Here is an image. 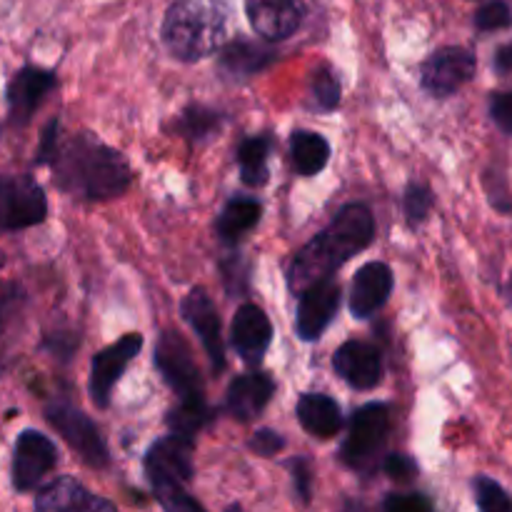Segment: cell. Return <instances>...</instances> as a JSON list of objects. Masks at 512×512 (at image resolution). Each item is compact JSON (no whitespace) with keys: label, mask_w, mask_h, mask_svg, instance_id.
Masks as SVG:
<instances>
[{"label":"cell","mask_w":512,"mask_h":512,"mask_svg":"<svg viewBox=\"0 0 512 512\" xmlns=\"http://www.w3.org/2000/svg\"><path fill=\"white\" fill-rule=\"evenodd\" d=\"M53 180L63 193L85 200H108L128 190L133 173L123 155L93 133H78L58 145Z\"/></svg>","instance_id":"cell-1"},{"label":"cell","mask_w":512,"mask_h":512,"mask_svg":"<svg viewBox=\"0 0 512 512\" xmlns=\"http://www.w3.org/2000/svg\"><path fill=\"white\" fill-rule=\"evenodd\" d=\"M375 238V220L368 205L350 203L335 215L333 223L298 250L288 268L290 293H303L308 285L330 278L353 255L368 248Z\"/></svg>","instance_id":"cell-2"},{"label":"cell","mask_w":512,"mask_h":512,"mask_svg":"<svg viewBox=\"0 0 512 512\" xmlns=\"http://www.w3.org/2000/svg\"><path fill=\"white\" fill-rule=\"evenodd\" d=\"M228 5L225 0H175L163 20V43L173 58L195 63L225 43Z\"/></svg>","instance_id":"cell-3"},{"label":"cell","mask_w":512,"mask_h":512,"mask_svg":"<svg viewBox=\"0 0 512 512\" xmlns=\"http://www.w3.org/2000/svg\"><path fill=\"white\" fill-rule=\"evenodd\" d=\"M193 443V438L170 433L155 440L145 453V475L165 510H203V505L188 493L193 480Z\"/></svg>","instance_id":"cell-4"},{"label":"cell","mask_w":512,"mask_h":512,"mask_svg":"<svg viewBox=\"0 0 512 512\" xmlns=\"http://www.w3.org/2000/svg\"><path fill=\"white\" fill-rule=\"evenodd\" d=\"M390 433V408L385 403H368L350 418L348 438L340 448V460L350 470H370L378 463Z\"/></svg>","instance_id":"cell-5"},{"label":"cell","mask_w":512,"mask_h":512,"mask_svg":"<svg viewBox=\"0 0 512 512\" xmlns=\"http://www.w3.org/2000/svg\"><path fill=\"white\" fill-rule=\"evenodd\" d=\"M155 368L160 370L165 383L178 393L180 403H190V400H205L203 395V380H200L198 363L193 358L188 340L175 330H163L155 343Z\"/></svg>","instance_id":"cell-6"},{"label":"cell","mask_w":512,"mask_h":512,"mask_svg":"<svg viewBox=\"0 0 512 512\" xmlns=\"http://www.w3.org/2000/svg\"><path fill=\"white\" fill-rule=\"evenodd\" d=\"M45 418L60 433V438L90 465V468H108L110 465V453L108 445H105L103 435H100L98 425L78 410L75 405L58 400V403H50L45 408Z\"/></svg>","instance_id":"cell-7"},{"label":"cell","mask_w":512,"mask_h":512,"mask_svg":"<svg viewBox=\"0 0 512 512\" xmlns=\"http://www.w3.org/2000/svg\"><path fill=\"white\" fill-rule=\"evenodd\" d=\"M48 198L30 175H0V230H23L43 223Z\"/></svg>","instance_id":"cell-8"},{"label":"cell","mask_w":512,"mask_h":512,"mask_svg":"<svg viewBox=\"0 0 512 512\" xmlns=\"http://www.w3.org/2000/svg\"><path fill=\"white\" fill-rule=\"evenodd\" d=\"M140 348H143V335L128 333L95 355L93 365H90V380H88L90 400L95 403V408L100 410L108 408L115 383L123 378L130 360L138 358Z\"/></svg>","instance_id":"cell-9"},{"label":"cell","mask_w":512,"mask_h":512,"mask_svg":"<svg viewBox=\"0 0 512 512\" xmlns=\"http://www.w3.org/2000/svg\"><path fill=\"white\" fill-rule=\"evenodd\" d=\"M475 68H478V60L468 48H458V45L440 48L438 53L425 60L420 83H423L425 93L433 98H450L473 78Z\"/></svg>","instance_id":"cell-10"},{"label":"cell","mask_w":512,"mask_h":512,"mask_svg":"<svg viewBox=\"0 0 512 512\" xmlns=\"http://www.w3.org/2000/svg\"><path fill=\"white\" fill-rule=\"evenodd\" d=\"M58 463V450L48 435L38 430H23L15 443L13 455V488L18 493L38 488L40 480Z\"/></svg>","instance_id":"cell-11"},{"label":"cell","mask_w":512,"mask_h":512,"mask_svg":"<svg viewBox=\"0 0 512 512\" xmlns=\"http://www.w3.org/2000/svg\"><path fill=\"white\" fill-rule=\"evenodd\" d=\"M340 285L335 280L325 278L318 283L308 285L303 293L298 295V318H295V330H298L300 340L313 343L325 333L333 318L338 315L340 308Z\"/></svg>","instance_id":"cell-12"},{"label":"cell","mask_w":512,"mask_h":512,"mask_svg":"<svg viewBox=\"0 0 512 512\" xmlns=\"http://www.w3.org/2000/svg\"><path fill=\"white\" fill-rule=\"evenodd\" d=\"M180 313H183V320L195 330V335L203 343L215 373H220L225 368V348L223 333H220V315L210 295L203 288H193L180 303Z\"/></svg>","instance_id":"cell-13"},{"label":"cell","mask_w":512,"mask_h":512,"mask_svg":"<svg viewBox=\"0 0 512 512\" xmlns=\"http://www.w3.org/2000/svg\"><path fill=\"white\" fill-rule=\"evenodd\" d=\"M248 20L255 33L268 43H280L298 33L305 8L300 0H245Z\"/></svg>","instance_id":"cell-14"},{"label":"cell","mask_w":512,"mask_h":512,"mask_svg":"<svg viewBox=\"0 0 512 512\" xmlns=\"http://www.w3.org/2000/svg\"><path fill=\"white\" fill-rule=\"evenodd\" d=\"M270 343H273V325L265 310L253 303L240 305L230 325V345L240 355V360L255 368L263 363Z\"/></svg>","instance_id":"cell-15"},{"label":"cell","mask_w":512,"mask_h":512,"mask_svg":"<svg viewBox=\"0 0 512 512\" xmlns=\"http://www.w3.org/2000/svg\"><path fill=\"white\" fill-rule=\"evenodd\" d=\"M58 85V78H55L50 70L43 68H23L15 73V78L8 83V113L10 123L23 128V125L30 123L35 110L40 108L45 98H48L50 90Z\"/></svg>","instance_id":"cell-16"},{"label":"cell","mask_w":512,"mask_h":512,"mask_svg":"<svg viewBox=\"0 0 512 512\" xmlns=\"http://www.w3.org/2000/svg\"><path fill=\"white\" fill-rule=\"evenodd\" d=\"M333 368L350 388L373 390L383 380V355L375 345L363 343V340H350L338 348Z\"/></svg>","instance_id":"cell-17"},{"label":"cell","mask_w":512,"mask_h":512,"mask_svg":"<svg viewBox=\"0 0 512 512\" xmlns=\"http://www.w3.org/2000/svg\"><path fill=\"white\" fill-rule=\"evenodd\" d=\"M393 273L385 263H368L355 273L350 288V313L353 318L365 320L378 313L393 293Z\"/></svg>","instance_id":"cell-18"},{"label":"cell","mask_w":512,"mask_h":512,"mask_svg":"<svg viewBox=\"0 0 512 512\" xmlns=\"http://www.w3.org/2000/svg\"><path fill=\"white\" fill-rule=\"evenodd\" d=\"M278 50L270 45L253 43V40H230V43L220 45L218 68L225 78L230 80H245L253 75L263 73L268 65L275 63Z\"/></svg>","instance_id":"cell-19"},{"label":"cell","mask_w":512,"mask_h":512,"mask_svg":"<svg viewBox=\"0 0 512 512\" xmlns=\"http://www.w3.org/2000/svg\"><path fill=\"white\" fill-rule=\"evenodd\" d=\"M275 393V383L270 375L265 373H245L240 378H235L228 388V413L233 415L240 423H250L253 418H258L265 410V405L270 403Z\"/></svg>","instance_id":"cell-20"},{"label":"cell","mask_w":512,"mask_h":512,"mask_svg":"<svg viewBox=\"0 0 512 512\" xmlns=\"http://www.w3.org/2000/svg\"><path fill=\"white\" fill-rule=\"evenodd\" d=\"M110 500L95 498L88 488L73 478H58L55 483L45 485L35 498V510L40 512H78V510H113Z\"/></svg>","instance_id":"cell-21"},{"label":"cell","mask_w":512,"mask_h":512,"mask_svg":"<svg viewBox=\"0 0 512 512\" xmlns=\"http://www.w3.org/2000/svg\"><path fill=\"white\" fill-rule=\"evenodd\" d=\"M298 420L313 438H335L343 430V413L330 395L308 393L298 400Z\"/></svg>","instance_id":"cell-22"},{"label":"cell","mask_w":512,"mask_h":512,"mask_svg":"<svg viewBox=\"0 0 512 512\" xmlns=\"http://www.w3.org/2000/svg\"><path fill=\"white\" fill-rule=\"evenodd\" d=\"M260 215H263V205L258 200L233 198L220 213L218 223H215V233L225 243H238L248 230H253L260 223Z\"/></svg>","instance_id":"cell-23"},{"label":"cell","mask_w":512,"mask_h":512,"mask_svg":"<svg viewBox=\"0 0 512 512\" xmlns=\"http://www.w3.org/2000/svg\"><path fill=\"white\" fill-rule=\"evenodd\" d=\"M290 158L300 175H318L330 160V143L310 130H295L290 135Z\"/></svg>","instance_id":"cell-24"},{"label":"cell","mask_w":512,"mask_h":512,"mask_svg":"<svg viewBox=\"0 0 512 512\" xmlns=\"http://www.w3.org/2000/svg\"><path fill=\"white\" fill-rule=\"evenodd\" d=\"M268 158H270V138L268 135H255L245 138L238 145V165L240 178L250 188H260L268 183Z\"/></svg>","instance_id":"cell-25"},{"label":"cell","mask_w":512,"mask_h":512,"mask_svg":"<svg viewBox=\"0 0 512 512\" xmlns=\"http://www.w3.org/2000/svg\"><path fill=\"white\" fill-rule=\"evenodd\" d=\"M213 423V410L208 408L205 400H190V403H180L178 408H173L168 413V428L170 433L185 435V438H193L203 428Z\"/></svg>","instance_id":"cell-26"},{"label":"cell","mask_w":512,"mask_h":512,"mask_svg":"<svg viewBox=\"0 0 512 512\" xmlns=\"http://www.w3.org/2000/svg\"><path fill=\"white\" fill-rule=\"evenodd\" d=\"M223 125V115L213 108H203V105H190L183 110L178 120L180 135L190 140H203L208 135L218 133V128Z\"/></svg>","instance_id":"cell-27"},{"label":"cell","mask_w":512,"mask_h":512,"mask_svg":"<svg viewBox=\"0 0 512 512\" xmlns=\"http://www.w3.org/2000/svg\"><path fill=\"white\" fill-rule=\"evenodd\" d=\"M310 98L320 110H335L340 105V78L333 68L320 65L310 75Z\"/></svg>","instance_id":"cell-28"},{"label":"cell","mask_w":512,"mask_h":512,"mask_svg":"<svg viewBox=\"0 0 512 512\" xmlns=\"http://www.w3.org/2000/svg\"><path fill=\"white\" fill-rule=\"evenodd\" d=\"M475 488V500H478V508L485 512H512V500L510 495L500 488L495 480L490 478H478L473 483Z\"/></svg>","instance_id":"cell-29"},{"label":"cell","mask_w":512,"mask_h":512,"mask_svg":"<svg viewBox=\"0 0 512 512\" xmlns=\"http://www.w3.org/2000/svg\"><path fill=\"white\" fill-rule=\"evenodd\" d=\"M512 25V8L505 0H493L485 3L483 8L475 13V28L490 33V30H503Z\"/></svg>","instance_id":"cell-30"},{"label":"cell","mask_w":512,"mask_h":512,"mask_svg":"<svg viewBox=\"0 0 512 512\" xmlns=\"http://www.w3.org/2000/svg\"><path fill=\"white\" fill-rule=\"evenodd\" d=\"M405 215H408L410 225H420L425 218H428L430 208H433V195L425 185L410 183L408 190H405Z\"/></svg>","instance_id":"cell-31"},{"label":"cell","mask_w":512,"mask_h":512,"mask_svg":"<svg viewBox=\"0 0 512 512\" xmlns=\"http://www.w3.org/2000/svg\"><path fill=\"white\" fill-rule=\"evenodd\" d=\"M20 305H23V290H20V285L0 283V338H3L8 325L15 320V315L20 313Z\"/></svg>","instance_id":"cell-32"},{"label":"cell","mask_w":512,"mask_h":512,"mask_svg":"<svg viewBox=\"0 0 512 512\" xmlns=\"http://www.w3.org/2000/svg\"><path fill=\"white\" fill-rule=\"evenodd\" d=\"M383 470L388 473V478H393L395 483H410L413 478H418V463L408 455L393 453L383 460Z\"/></svg>","instance_id":"cell-33"},{"label":"cell","mask_w":512,"mask_h":512,"mask_svg":"<svg viewBox=\"0 0 512 512\" xmlns=\"http://www.w3.org/2000/svg\"><path fill=\"white\" fill-rule=\"evenodd\" d=\"M248 448L253 450L255 455H263V458H270V455H278L280 450L285 448V438L278 433V430L263 428L248 440Z\"/></svg>","instance_id":"cell-34"},{"label":"cell","mask_w":512,"mask_h":512,"mask_svg":"<svg viewBox=\"0 0 512 512\" xmlns=\"http://www.w3.org/2000/svg\"><path fill=\"white\" fill-rule=\"evenodd\" d=\"M383 508L388 512H428L433 510V503H430L425 495L408 493V495H390V498H385Z\"/></svg>","instance_id":"cell-35"},{"label":"cell","mask_w":512,"mask_h":512,"mask_svg":"<svg viewBox=\"0 0 512 512\" xmlns=\"http://www.w3.org/2000/svg\"><path fill=\"white\" fill-rule=\"evenodd\" d=\"M490 115L503 133L512 135V90L510 93H495L490 98Z\"/></svg>","instance_id":"cell-36"},{"label":"cell","mask_w":512,"mask_h":512,"mask_svg":"<svg viewBox=\"0 0 512 512\" xmlns=\"http://www.w3.org/2000/svg\"><path fill=\"white\" fill-rule=\"evenodd\" d=\"M58 120H50L45 125L43 135H40V145H38V155H35V163L38 165H50V160L55 158V150H58Z\"/></svg>","instance_id":"cell-37"},{"label":"cell","mask_w":512,"mask_h":512,"mask_svg":"<svg viewBox=\"0 0 512 512\" xmlns=\"http://www.w3.org/2000/svg\"><path fill=\"white\" fill-rule=\"evenodd\" d=\"M290 470H293V483L295 493L300 495L303 503H310V488H313V478H310V465L305 458H298L290 463Z\"/></svg>","instance_id":"cell-38"},{"label":"cell","mask_w":512,"mask_h":512,"mask_svg":"<svg viewBox=\"0 0 512 512\" xmlns=\"http://www.w3.org/2000/svg\"><path fill=\"white\" fill-rule=\"evenodd\" d=\"M495 65H498V70H510L512 68V45H508V48H500Z\"/></svg>","instance_id":"cell-39"},{"label":"cell","mask_w":512,"mask_h":512,"mask_svg":"<svg viewBox=\"0 0 512 512\" xmlns=\"http://www.w3.org/2000/svg\"><path fill=\"white\" fill-rule=\"evenodd\" d=\"M505 298H508V303H510V308H512V275H510V280H508V288H505Z\"/></svg>","instance_id":"cell-40"}]
</instances>
